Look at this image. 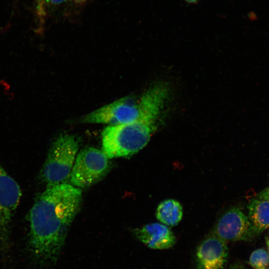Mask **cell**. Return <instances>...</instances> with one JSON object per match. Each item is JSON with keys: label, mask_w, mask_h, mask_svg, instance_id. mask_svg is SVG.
<instances>
[{"label": "cell", "mask_w": 269, "mask_h": 269, "mask_svg": "<svg viewBox=\"0 0 269 269\" xmlns=\"http://www.w3.org/2000/svg\"><path fill=\"white\" fill-rule=\"evenodd\" d=\"M82 199V190L66 183L46 186L37 197L28 215V250L36 265L57 262Z\"/></svg>", "instance_id": "1"}, {"label": "cell", "mask_w": 269, "mask_h": 269, "mask_svg": "<svg viewBox=\"0 0 269 269\" xmlns=\"http://www.w3.org/2000/svg\"><path fill=\"white\" fill-rule=\"evenodd\" d=\"M229 269H243V267L240 264L235 263L231 265Z\"/></svg>", "instance_id": "15"}, {"label": "cell", "mask_w": 269, "mask_h": 269, "mask_svg": "<svg viewBox=\"0 0 269 269\" xmlns=\"http://www.w3.org/2000/svg\"><path fill=\"white\" fill-rule=\"evenodd\" d=\"M268 269L267 268H261V269Z\"/></svg>", "instance_id": "19"}, {"label": "cell", "mask_w": 269, "mask_h": 269, "mask_svg": "<svg viewBox=\"0 0 269 269\" xmlns=\"http://www.w3.org/2000/svg\"><path fill=\"white\" fill-rule=\"evenodd\" d=\"M185 2L189 4H195L199 2L200 0H184Z\"/></svg>", "instance_id": "16"}, {"label": "cell", "mask_w": 269, "mask_h": 269, "mask_svg": "<svg viewBox=\"0 0 269 269\" xmlns=\"http://www.w3.org/2000/svg\"><path fill=\"white\" fill-rule=\"evenodd\" d=\"M228 256L226 242L212 233L197 248V269H224Z\"/></svg>", "instance_id": "8"}, {"label": "cell", "mask_w": 269, "mask_h": 269, "mask_svg": "<svg viewBox=\"0 0 269 269\" xmlns=\"http://www.w3.org/2000/svg\"><path fill=\"white\" fill-rule=\"evenodd\" d=\"M79 147V140L72 134H61L54 140L40 174L46 186L69 179Z\"/></svg>", "instance_id": "3"}, {"label": "cell", "mask_w": 269, "mask_h": 269, "mask_svg": "<svg viewBox=\"0 0 269 269\" xmlns=\"http://www.w3.org/2000/svg\"><path fill=\"white\" fill-rule=\"evenodd\" d=\"M257 197L260 199L269 201V186L259 192Z\"/></svg>", "instance_id": "13"}, {"label": "cell", "mask_w": 269, "mask_h": 269, "mask_svg": "<svg viewBox=\"0 0 269 269\" xmlns=\"http://www.w3.org/2000/svg\"><path fill=\"white\" fill-rule=\"evenodd\" d=\"M75 0L76 2H83V1H85L86 0Z\"/></svg>", "instance_id": "18"}, {"label": "cell", "mask_w": 269, "mask_h": 269, "mask_svg": "<svg viewBox=\"0 0 269 269\" xmlns=\"http://www.w3.org/2000/svg\"><path fill=\"white\" fill-rule=\"evenodd\" d=\"M248 218L255 236L269 227V201L253 199L248 205Z\"/></svg>", "instance_id": "10"}, {"label": "cell", "mask_w": 269, "mask_h": 269, "mask_svg": "<svg viewBox=\"0 0 269 269\" xmlns=\"http://www.w3.org/2000/svg\"><path fill=\"white\" fill-rule=\"evenodd\" d=\"M46 3L51 5H56L63 3L66 0H41Z\"/></svg>", "instance_id": "14"}, {"label": "cell", "mask_w": 269, "mask_h": 269, "mask_svg": "<svg viewBox=\"0 0 269 269\" xmlns=\"http://www.w3.org/2000/svg\"><path fill=\"white\" fill-rule=\"evenodd\" d=\"M249 263L256 269L266 268L269 265V255L264 249H257L251 254Z\"/></svg>", "instance_id": "12"}, {"label": "cell", "mask_w": 269, "mask_h": 269, "mask_svg": "<svg viewBox=\"0 0 269 269\" xmlns=\"http://www.w3.org/2000/svg\"><path fill=\"white\" fill-rule=\"evenodd\" d=\"M144 105L142 96L138 100L126 96L91 112L82 121L85 123L109 125L128 124L138 120L142 114Z\"/></svg>", "instance_id": "5"}, {"label": "cell", "mask_w": 269, "mask_h": 269, "mask_svg": "<svg viewBox=\"0 0 269 269\" xmlns=\"http://www.w3.org/2000/svg\"><path fill=\"white\" fill-rule=\"evenodd\" d=\"M212 234L226 242L248 241L255 237L248 217L237 207L229 209L221 216Z\"/></svg>", "instance_id": "7"}, {"label": "cell", "mask_w": 269, "mask_h": 269, "mask_svg": "<svg viewBox=\"0 0 269 269\" xmlns=\"http://www.w3.org/2000/svg\"><path fill=\"white\" fill-rule=\"evenodd\" d=\"M109 158L102 151L90 147L77 154L70 176L73 186L86 188L97 183L108 173L111 167Z\"/></svg>", "instance_id": "4"}, {"label": "cell", "mask_w": 269, "mask_h": 269, "mask_svg": "<svg viewBox=\"0 0 269 269\" xmlns=\"http://www.w3.org/2000/svg\"><path fill=\"white\" fill-rule=\"evenodd\" d=\"M267 245L268 246V248L269 251V235L267 239Z\"/></svg>", "instance_id": "17"}, {"label": "cell", "mask_w": 269, "mask_h": 269, "mask_svg": "<svg viewBox=\"0 0 269 269\" xmlns=\"http://www.w3.org/2000/svg\"><path fill=\"white\" fill-rule=\"evenodd\" d=\"M155 216L162 224L167 226L177 225L183 216V209L180 203L174 199L162 201L158 205Z\"/></svg>", "instance_id": "11"}, {"label": "cell", "mask_w": 269, "mask_h": 269, "mask_svg": "<svg viewBox=\"0 0 269 269\" xmlns=\"http://www.w3.org/2000/svg\"><path fill=\"white\" fill-rule=\"evenodd\" d=\"M170 94L167 85L154 84L142 95L144 106L138 120L128 124L109 125L104 129L102 151L109 159L133 155L147 144L159 127Z\"/></svg>", "instance_id": "2"}, {"label": "cell", "mask_w": 269, "mask_h": 269, "mask_svg": "<svg viewBox=\"0 0 269 269\" xmlns=\"http://www.w3.org/2000/svg\"><path fill=\"white\" fill-rule=\"evenodd\" d=\"M21 196L19 185L0 163V251L3 254L9 248L12 219Z\"/></svg>", "instance_id": "6"}, {"label": "cell", "mask_w": 269, "mask_h": 269, "mask_svg": "<svg viewBox=\"0 0 269 269\" xmlns=\"http://www.w3.org/2000/svg\"><path fill=\"white\" fill-rule=\"evenodd\" d=\"M136 237L147 247L154 250H165L172 247L176 238L168 226L153 223L134 231Z\"/></svg>", "instance_id": "9"}]
</instances>
